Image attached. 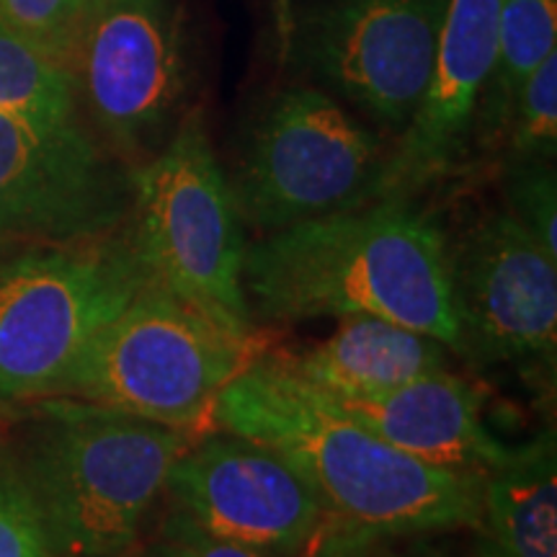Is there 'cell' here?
<instances>
[{
  "label": "cell",
  "mask_w": 557,
  "mask_h": 557,
  "mask_svg": "<svg viewBox=\"0 0 557 557\" xmlns=\"http://www.w3.org/2000/svg\"><path fill=\"white\" fill-rule=\"evenodd\" d=\"M500 0H449L434 73L413 120L389 152L380 199H410L459 169L472 145L475 114L496 58Z\"/></svg>",
  "instance_id": "13"
},
{
  "label": "cell",
  "mask_w": 557,
  "mask_h": 557,
  "mask_svg": "<svg viewBox=\"0 0 557 557\" xmlns=\"http://www.w3.org/2000/svg\"><path fill=\"white\" fill-rule=\"evenodd\" d=\"M194 434L78 398H41L16 451L58 557H127Z\"/></svg>",
  "instance_id": "3"
},
{
  "label": "cell",
  "mask_w": 557,
  "mask_h": 557,
  "mask_svg": "<svg viewBox=\"0 0 557 557\" xmlns=\"http://www.w3.org/2000/svg\"><path fill=\"white\" fill-rule=\"evenodd\" d=\"M78 99L122 156L143 163L169 143L191 88L181 0H90L73 60Z\"/></svg>",
  "instance_id": "8"
},
{
  "label": "cell",
  "mask_w": 557,
  "mask_h": 557,
  "mask_svg": "<svg viewBox=\"0 0 557 557\" xmlns=\"http://www.w3.org/2000/svg\"><path fill=\"white\" fill-rule=\"evenodd\" d=\"M508 152L513 160H549L557 152V50L549 52L521 83L508 122Z\"/></svg>",
  "instance_id": "19"
},
{
  "label": "cell",
  "mask_w": 557,
  "mask_h": 557,
  "mask_svg": "<svg viewBox=\"0 0 557 557\" xmlns=\"http://www.w3.org/2000/svg\"><path fill=\"white\" fill-rule=\"evenodd\" d=\"M449 0H318L295 21V52L315 78L403 135L434 73Z\"/></svg>",
  "instance_id": "9"
},
{
  "label": "cell",
  "mask_w": 557,
  "mask_h": 557,
  "mask_svg": "<svg viewBox=\"0 0 557 557\" xmlns=\"http://www.w3.org/2000/svg\"><path fill=\"white\" fill-rule=\"evenodd\" d=\"M0 111L47 122H78L73 70L0 18Z\"/></svg>",
  "instance_id": "18"
},
{
  "label": "cell",
  "mask_w": 557,
  "mask_h": 557,
  "mask_svg": "<svg viewBox=\"0 0 557 557\" xmlns=\"http://www.w3.org/2000/svg\"><path fill=\"white\" fill-rule=\"evenodd\" d=\"M478 557H506V555L500 553V549L493 545V542L487 540L485 534H480V537H478Z\"/></svg>",
  "instance_id": "25"
},
{
  "label": "cell",
  "mask_w": 557,
  "mask_h": 557,
  "mask_svg": "<svg viewBox=\"0 0 557 557\" xmlns=\"http://www.w3.org/2000/svg\"><path fill=\"white\" fill-rule=\"evenodd\" d=\"M508 212L557 259V176L549 160H513L506 169Z\"/></svg>",
  "instance_id": "21"
},
{
  "label": "cell",
  "mask_w": 557,
  "mask_h": 557,
  "mask_svg": "<svg viewBox=\"0 0 557 557\" xmlns=\"http://www.w3.org/2000/svg\"><path fill=\"white\" fill-rule=\"evenodd\" d=\"M250 361L248 344L150 282L90 338L54 395L197 434Z\"/></svg>",
  "instance_id": "5"
},
{
  "label": "cell",
  "mask_w": 557,
  "mask_h": 557,
  "mask_svg": "<svg viewBox=\"0 0 557 557\" xmlns=\"http://www.w3.org/2000/svg\"><path fill=\"white\" fill-rule=\"evenodd\" d=\"M129 209V176L81 122L0 111V243H65L114 233Z\"/></svg>",
  "instance_id": "11"
},
{
  "label": "cell",
  "mask_w": 557,
  "mask_h": 557,
  "mask_svg": "<svg viewBox=\"0 0 557 557\" xmlns=\"http://www.w3.org/2000/svg\"><path fill=\"white\" fill-rule=\"evenodd\" d=\"M0 557H58L18 455L0 442Z\"/></svg>",
  "instance_id": "20"
},
{
  "label": "cell",
  "mask_w": 557,
  "mask_h": 557,
  "mask_svg": "<svg viewBox=\"0 0 557 557\" xmlns=\"http://www.w3.org/2000/svg\"><path fill=\"white\" fill-rule=\"evenodd\" d=\"M243 289L253 320L382 318L457 351L449 240L410 199H374L248 243Z\"/></svg>",
  "instance_id": "2"
},
{
  "label": "cell",
  "mask_w": 557,
  "mask_h": 557,
  "mask_svg": "<svg viewBox=\"0 0 557 557\" xmlns=\"http://www.w3.org/2000/svg\"><path fill=\"white\" fill-rule=\"evenodd\" d=\"M506 557H557L555 434L508 447L483 472V529Z\"/></svg>",
  "instance_id": "16"
},
{
  "label": "cell",
  "mask_w": 557,
  "mask_h": 557,
  "mask_svg": "<svg viewBox=\"0 0 557 557\" xmlns=\"http://www.w3.org/2000/svg\"><path fill=\"white\" fill-rule=\"evenodd\" d=\"M457 354L480 367L555 364L557 259L508 209L449 246Z\"/></svg>",
  "instance_id": "10"
},
{
  "label": "cell",
  "mask_w": 557,
  "mask_h": 557,
  "mask_svg": "<svg viewBox=\"0 0 557 557\" xmlns=\"http://www.w3.org/2000/svg\"><path fill=\"white\" fill-rule=\"evenodd\" d=\"M90 0H0V18L70 67Z\"/></svg>",
  "instance_id": "22"
},
{
  "label": "cell",
  "mask_w": 557,
  "mask_h": 557,
  "mask_svg": "<svg viewBox=\"0 0 557 557\" xmlns=\"http://www.w3.org/2000/svg\"><path fill=\"white\" fill-rule=\"evenodd\" d=\"M212 423L287 459L315 487L329 529L385 540L483 529V472L434 468L395 449L271 359H253L227 382Z\"/></svg>",
  "instance_id": "1"
},
{
  "label": "cell",
  "mask_w": 557,
  "mask_h": 557,
  "mask_svg": "<svg viewBox=\"0 0 557 557\" xmlns=\"http://www.w3.org/2000/svg\"><path fill=\"white\" fill-rule=\"evenodd\" d=\"M299 557H416V553H403L393 545V540L364 537V534L325 527L308 553Z\"/></svg>",
  "instance_id": "24"
},
{
  "label": "cell",
  "mask_w": 557,
  "mask_h": 557,
  "mask_svg": "<svg viewBox=\"0 0 557 557\" xmlns=\"http://www.w3.org/2000/svg\"><path fill=\"white\" fill-rule=\"evenodd\" d=\"M557 50V0H500L496 58L480 96L472 139H506L513 101L532 70Z\"/></svg>",
  "instance_id": "17"
},
{
  "label": "cell",
  "mask_w": 557,
  "mask_h": 557,
  "mask_svg": "<svg viewBox=\"0 0 557 557\" xmlns=\"http://www.w3.org/2000/svg\"><path fill=\"white\" fill-rule=\"evenodd\" d=\"M145 557H282L267 549H256L238 542L214 537L186 513L171 508L160 521L156 540L150 542Z\"/></svg>",
  "instance_id": "23"
},
{
  "label": "cell",
  "mask_w": 557,
  "mask_h": 557,
  "mask_svg": "<svg viewBox=\"0 0 557 557\" xmlns=\"http://www.w3.org/2000/svg\"><path fill=\"white\" fill-rule=\"evenodd\" d=\"M271 361L323 393L361 395L444 372L447 346L406 325L359 315L341 320L320 344Z\"/></svg>",
  "instance_id": "15"
},
{
  "label": "cell",
  "mask_w": 557,
  "mask_h": 557,
  "mask_svg": "<svg viewBox=\"0 0 557 557\" xmlns=\"http://www.w3.org/2000/svg\"><path fill=\"white\" fill-rule=\"evenodd\" d=\"M129 212V238L152 282L248 344L256 323L243 289L248 240L199 109L132 169Z\"/></svg>",
  "instance_id": "4"
},
{
  "label": "cell",
  "mask_w": 557,
  "mask_h": 557,
  "mask_svg": "<svg viewBox=\"0 0 557 557\" xmlns=\"http://www.w3.org/2000/svg\"><path fill=\"white\" fill-rule=\"evenodd\" d=\"M389 152L325 90L292 86L263 103L230 181L240 218L263 235L380 199Z\"/></svg>",
  "instance_id": "7"
},
{
  "label": "cell",
  "mask_w": 557,
  "mask_h": 557,
  "mask_svg": "<svg viewBox=\"0 0 557 557\" xmlns=\"http://www.w3.org/2000/svg\"><path fill=\"white\" fill-rule=\"evenodd\" d=\"M325 395L395 449L434 468L485 472L508 449L485 429L478 389L447 369L380 393Z\"/></svg>",
  "instance_id": "14"
},
{
  "label": "cell",
  "mask_w": 557,
  "mask_h": 557,
  "mask_svg": "<svg viewBox=\"0 0 557 557\" xmlns=\"http://www.w3.org/2000/svg\"><path fill=\"white\" fill-rule=\"evenodd\" d=\"M171 508L214 537L299 557L329 527L315 487L267 444L212 434L191 444L165 478Z\"/></svg>",
  "instance_id": "12"
},
{
  "label": "cell",
  "mask_w": 557,
  "mask_h": 557,
  "mask_svg": "<svg viewBox=\"0 0 557 557\" xmlns=\"http://www.w3.org/2000/svg\"><path fill=\"white\" fill-rule=\"evenodd\" d=\"M416 557H459V555H451V553H442V549H434V547H418L413 549Z\"/></svg>",
  "instance_id": "26"
},
{
  "label": "cell",
  "mask_w": 557,
  "mask_h": 557,
  "mask_svg": "<svg viewBox=\"0 0 557 557\" xmlns=\"http://www.w3.org/2000/svg\"><path fill=\"white\" fill-rule=\"evenodd\" d=\"M150 282L129 233L37 243L0 261V408L54 395L90 338Z\"/></svg>",
  "instance_id": "6"
}]
</instances>
